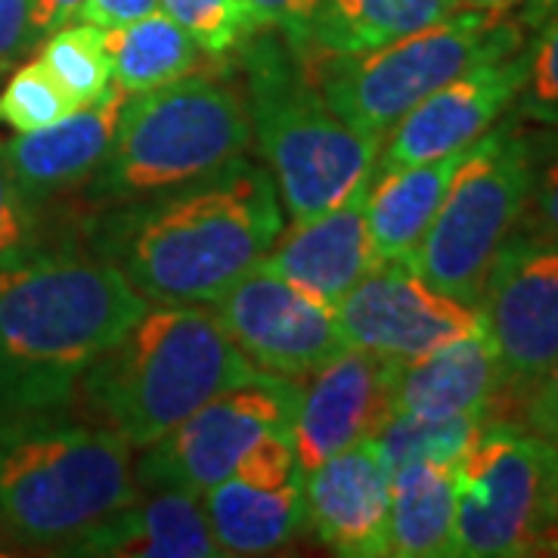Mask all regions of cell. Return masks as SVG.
<instances>
[{"label": "cell", "instance_id": "cell-17", "mask_svg": "<svg viewBox=\"0 0 558 558\" xmlns=\"http://www.w3.org/2000/svg\"><path fill=\"white\" fill-rule=\"evenodd\" d=\"M304 521L344 558L388 556L391 469L376 440H363L304 472Z\"/></svg>", "mask_w": 558, "mask_h": 558}, {"label": "cell", "instance_id": "cell-2", "mask_svg": "<svg viewBox=\"0 0 558 558\" xmlns=\"http://www.w3.org/2000/svg\"><path fill=\"white\" fill-rule=\"evenodd\" d=\"M149 307L112 260L28 248L0 260V416L57 413Z\"/></svg>", "mask_w": 558, "mask_h": 558}, {"label": "cell", "instance_id": "cell-36", "mask_svg": "<svg viewBox=\"0 0 558 558\" xmlns=\"http://www.w3.org/2000/svg\"><path fill=\"white\" fill-rule=\"evenodd\" d=\"M159 10V0H84L78 22H90L97 28H121Z\"/></svg>", "mask_w": 558, "mask_h": 558}, {"label": "cell", "instance_id": "cell-22", "mask_svg": "<svg viewBox=\"0 0 558 558\" xmlns=\"http://www.w3.org/2000/svg\"><path fill=\"white\" fill-rule=\"evenodd\" d=\"M469 149L373 174L363 196V208H366L369 240L379 260H410L438 215L440 202L450 190V180Z\"/></svg>", "mask_w": 558, "mask_h": 558}, {"label": "cell", "instance_id": "cell-12", "mask_svg": "<svg viewBox=\"0 0 558 558\" xmlns=\"http://www.w3.org/2000/svg\"><path fill=\"white\" fill-rule=\"evenodd\" d=\"M215 314L242 354L279 379H307L351 348L332 307L258 264L215 301Z\"/></svg>", "mask_w": 558, "mask_h": 558}, {"label": "cell", "instance_id": "cell-10", "mask_svg": "<svg viewBox=\"0 0 558 558\" xmlns=\"http://www.w3.org/2000/svg\"><path fill=\"white\" fill-rule=\"evenodd\" d=\"M481 332L499 363L494 422L521 425V410L558 357V242L515 230L475 301Z\"/></svg>", "mask_w": 558, "mask_h": 558}, {"label": "cell", "instance_id": "cell-6", "mask_svg": "<svg viewBox=\"0 0 558 558\" xmlns=\"http://www.w3.org/2000/svg\"><path fill=\"white\" fill-rule=\"evenodd\" d=\"M248 143L252 119L240 87L223 75H186L128 97L84 199L102 215L171 196L245 156Z\"/></svg>", "mask_w": 558, "mask_h": 558}, {"label": "cell", "instance_id": "cell-24", "mask_svg": "<svg viewBox=\"0 0 558 558\" xmlns=\"http://www.w3.org/2000/svg\"><path fill=\"white\" fill-rule=\"evenodd\" d=\"M462 0H326L299 50L366 53L447 20Z\"/></svg>", "mask_w": 558, "mask_h": 558}, {"label": "cell", "instance_id": "cell-29", "mask_svg": "<svg viewBox=\"0 0 558 558\" xmlns=\"http://www.w3.org/2000/svg\"><path fill=\"white\" fill-rule=\"evenodd\" d=\"M81 109L40 60L20 62L0 84V124L16 134L50 128Z\"/></svg>", "mask_w": 558, "mask_h": 558}, {"label": "cell", "instance_id": "cell-30", "mask_svg": "<svg viewBox=\"0 0 558 558\" xmlns=\"http://www.w3.org/2000/svg\"><path fill=\"white\" fill-rule=\"evenodd\" d=\"M159 3L211 60H227L248 38L242 0H159Z\"/></svg>", "mask_w": 558, "mask_h": 558}, {"label": "cell", "instance_id": "cell-34", "mask_svg": "<svg viewBox=\"0 0 558 558\" xmlns=\"http://www.w3.org/2000/svg\"><path fill=\"white\" fill-rule=\"evenodd\" d=\"M38 40L32 0H0V81L28 57Z\"/></svg>", "mask_w": 558, "mask_h": 558}, {"label": "cell", "instance_id": "cell-35", "mask_svg": "<svg viewBox=\"0 0 558 558\" xmlns=\"http://www.w3.org/2000/svg\"><path fill=\"white\" fill-rule=\"evenodd\" d=\"M521 428L534 432L539 438L553 440L558 447V357L539 379L534 395L521 410Z\"/></svg>", "mask_w": 558, "mask_h": 558}, {"label": "cell", "instance_id": "cell-4", "mask_svg": "<svg viewBox=\"0 0 558 558\" xmlns=\"http://www.w3.org/2000/svg\"><path fill=\"white\" fill-rule=\"evenodd\" d=\"M0 416V543L60 553L137 497L128 444L100 422Z\"/></svg>", "mask_w": 558, "mask_h": 558}, {"label": "cell", "instance_id": "cell-18", "mask_svg": "<svg viewBox=\"0 0 558 558\" xmlns=\"http://www.w3.org/2000/svg\"><path fill=\"white\" fill-rule=\"evenodd\" d=\"M124 102L128 94L112 84V90L100 102L81 106L50 128L3 140L13 178L25 199L38 208V215L44 205L87 190L102 159L109 156Z\"/></svg>", "mask_w": 558, "mask_h": 558}, {"label": "cell", "instance_id": "cell-37", "mask_svg": "<svg viewBox=\"0 0 558 558\" xmlns=\"http://www.w3.org/2000/svg\"><path fill=\"white\" fill-rule=\"evenodd\" d=\"M81 3L84 0H32V22H35L38 38L78 20Z\"/></svg>", "mask_w": 558, "mask_h": 558}, {"label": "cell", "instance_id": "cell-3", "mask_svg": "<svg viewBox=\"0 0 558 558\" xmlns=\"http://www.w3.org/2000/svg\"><path fill=\"white\" fill-rule=\"evenodd\" d=\"M260 369L202 304L143 311L84 373V410L131 450H146L223 391Z\"/></svg>", "mask_w": 558, "mask_h": 558}, {"label": "cell", "instance_id": "cell-11", "mask_svg": "<svg viewBox=\"0 0 558 558\" xmlns=\"http://www.w3.org/2000/svg\"><path fill=\"white\" fill-rule=\"evenodd\" d=\"M299 398V381L270 373L223 391L146 447L137 481L143 487L205 494L233 472L248 447L270 435H292Z\"/></svg>", "mask_w": 558, "mask_h": 558}, {"label": "cell", "instance_id": "cell-33", "mask_svg": "<svg viewBox=\"0 0 558 558\" xmlns=\"http://www.w3.org/2000/svg\"><path fill=\"white\" fill-rule=\"evenodd\" d=\"M326 0H242L248 35L277 32L295 50L307 40Z\"/></svg>", "mask_w": 558, "mask_h": 558}, {"label": "cell", "instance_id": "cell-13", "mask_svg": "<svg viewBox=\"0 0 558 558\" xmlns=\"http://www.w3.org/2000/svg\"><path fill=\"white\" fill-rule=\"evenodd\" d=\"M351 348L391 363H410L447 341L481 329L478 311L413 274L407 260H381L336 304Z\"/></svg>", "mask_w": 558, "mask_h": 558}, {"label": "cell", "instance_id": "cell-23", "mask_svg": "<svg viewBox=\"0 0 558 558\" xmlns=\"http://www.w3.org/2000/svg\"><path fill=\"white\" fill-rule=\"evenodd\" d=\"M388 556H457V478L444 462H407L391 472Z\"/></svg>", "mask_w": 558, "mask_h": 558}, {"label": "cell", "instance_id": "cell-21", "mask_svg": "<svg viewBox=\"0 0 558 558\" xmlns=\"http://www.w3.org/2000/svg\"><path fill=\"white\" fill-rule=\"evenodd\" d=\"M497 398L499 363L481 329L395 369V413L428 418L481 413L494 422Z\"/></svg>", "mask_w": 558, "mask_h": 558}, {"label": "cell", "instance_id": "cell-38", "mask_svg": "<svg viewBox=\"0 0 558 558\" xmlns=\"http://www.w3.org/2000/svg\"><path fill=\"white\" fill-rule=\"evenodd\" d=\"M462 3H469V7H484V10H509V7H515L519 0H462Z\"/></svg>", "mask_w": 558, "mask_h": 558}, {"label": "cell", "instance_id": "cell-26", "mask_svg": "<svg viewBox=\"0 0 558 558\" xmlns=\"http://www.w3.org/2000/svg\"><path fill=\"white\" fill-rule=\"evenodd\" d=\"M490 425V418L481 413H462V416H410V413H395L376 435L385 465L395 472L407 462H444V465H457L465 457L481 432Z\"/></svg>", "mask_w": 558, "mask_h": 558}, {"label": "cell", "instance_id": "cell-1", "mask_svg": "<svg viewBox=\"0 0 558 558\" xmlns=\"http://www.w3.org/2000/svg\"><path fill=\"white\" fill-rule=\"evenodd\" d=\"M94 255L146 301L215 304L282 233L274 174L245 156L171 196L102 211Z\"/></svg>", "mask_w": 558, "mask_h": 558}, {"label": "cell", "instance_id": "cell-32", "mask_svg": "<svg viewBox=\"0 0 558 558\" xmlns=\"http://www.w3.org/2000/svg\"><path fill=\"white\" fill-rule=\"evenodd\" d=\"M519 227L558 242V134L537 137L534 183H531L527 208Z\"/></svg>", "mask_w": 558, "mask_h": 558}, {"label": "cell", "instance_id": "cell-5", "mask_svg": "<svg viewBox=\"0 0 558 558\" xmlns=\"http://www.w3.org/2000/svg\"><path fill=\"white\" fill-rule=\"evenodd\" d=\"M255 35L236 47L252 134L292 220L317 218L369 186L381 143L332 112L289 40L277 32Z\"/></svg>", "mask_w": 558, "mask_h": 558}, {"label": "cell", "instance_id": "cell-20", "mask_svg": "<svg viewBox=\"0 0 558 558\" xmlns=\"http://www.w3.org/2000/svg\"><path fill=\"white\" fill-rule=\"evenodd\" d=\"M69 556L100 558H215L218 543L199 494L178 487H146L69 549Z\"/></svg>", "mask_w": 558, "mask_h": 558}, {"label": "cell", "instance_id": "cell-19", "mask_svg": "<svg viewBox=\"0 0 558 558\" xmlns=\"http://www.w3.org/2000/svg\"><path fill=\"white\" fill-rule=\"evenodd\" d=\"M363 196L366 190L326 215L295 220V227L279 233L258 267L336 311L360 279L381 264L369 240Z\"/></svg>", "mask_w": 558, "mask_h": 558}, {"label": "cell", "instance_id": "cell-28", "mask_svg": "<svg viewBox=\"0 0 558 558\" xmlns=\"http://www.w3.org/2000/svg\"><path fill=\"white\" fill-rule=\"evenodd\" d=\"M521 25L524 40V84L519 90V119L558 128V0H531Z\"/></svg>", "mask_w": 558, "mask_h": 558}, {"label": "cell", "instance_id": "cell-14", "mask_svg": "<svg viewBox=\"0 0 558 558\" xmlns=\"http://www.w3.org/2000/svg\"><path fill=\"white\" fill-rule=\"evenodd\" d=\"M301 478L292 435H270L248 447L202 499L220 556H267L299 537L307 524Z\"/></svg>", "mask_w": 558, "mask_h": 558}, {"label": "cell", "instance_id": "cell-7", "mask_svg": "<svg viewBox=\"0 0 558 558\" xmlns=\"http://www.w3.org/2000/svg\"><path fill=\"white\" fill-rule=\"evenodd\" d=\"M509 10L459 7L447 20L366 53L295 50L304 75L354 131L385 140L410 109L481 62L524 47V25Z\"/></svg>", "mask_w": 558, "mask_h": 558}, {"label": "cell", "instance_id": "cell-15", "mask_svg": "<svg viewBox=\"0 0 558 558\" xmlns=\"http://www.w3.org/2000/svg\"><path fill=\"white\" fill-rule=\"evenodd\" d=\"M395 369L398 363L391 360L344 348L307 376L292 422L301 472L379 435L395 416Z\"/></svg>", "mask_w": 558, "mask_h": 558}, {"label": "cell", "instance_id": "cell-27", "mask_svg": "<svg viewBox=\"0 0 558 558\" xmlns=\"http://www.w3.org/2000/svg\"><path fill=\"white\" fill-rule=\"evenodd\" d=\"M78 106H94L112 90V57L106 32L90 22H69L44 35L38 57Z\"/></svg>", "mask_w": 558, "mask_h": 558}, {"label": "cell", "instance_id": "cell-16", "mask_svg": "<svg viewBox=\"0 0 558 558\" xmlns=\"http://www.w3.org/2000/svg\"><path fill=\"white\" fill-rule=\"evenodd\" d=\"M524 84V57L512 53L506 60L481 62L453 81L438 87L432 97L410 109L381 140L379 171L432 161L447 153L475 146L490 128H497L502 112L515 106Z\"/></svg>", "mask_w": 558, "mask_h": 558}, {"label": "cell", "instance_id": "cell-25", "mask_svg": "<svg viewBox=\"0 0 558 558\" xmlns=\"http://www.w3.org/2000/svg\"><path fill=\"white\" fill-rule=\"evenodd\" d=\"M102 32L112 57V84L128 97L196 75L202 72V62L211 60L178 22L168 13L161 16L159 10L131 25Z\"/></svg>", "mask_w": 558, "mask_h": 558}, {"label": "cell", "instance_id": "cell-9", "mask_svg": "<svg viewBox=\"0 0 558 558\" xmlns=\"http://www.w3.org/2000/svg\"><path fill=\"white\" fill-rule=\"evenodd\" d=\"M457 556L558 553V447L534 432L490 422L453 465Z\"/></svg>", "mask_w": 558, "mask_h": 558}, {"label": "cell", "instance_id": "cell-8", "mask_svg": "<svg viewBox=\"0 0 558 558\" xmlns=\"http://www.w3.org/2000/svg\"><path fill=\"white\" fill-rule=\"evenodd\" d=\"M537 161V137L490 128L459 161L438 215L410 255L432 289L475 307L490 264L519 230Z\"/></svg>", "mask_w": 558, "mask_h": 558}, {"label": "cell", "instance_id": "cell-31", "mask_svg": "<svg viewBox=\"0 0 558 558\" xmlns=\"http://www.w3.org/2000/svg\"><path fill=\"white\" fill-rule=\"evenodd\" d=\"M38 233V208L25 199V193L13 178V168L7 161V153H3V140H0V260L35 248Z\"/></svg>", "mask_w": 558, "mask_h": 558}]
</instances>
